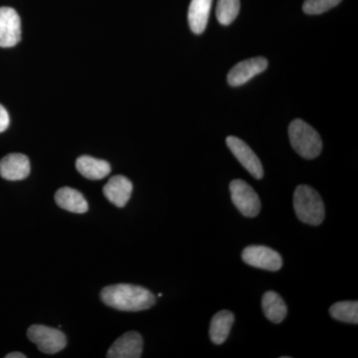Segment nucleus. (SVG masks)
<instances>
[{"mask_svg": "<svg viewBox=\"0 0 358 358\" xmlns=\"http://www.w3.org/2000/svg\"><path fill=\"white\" fill-rule=\"evenodd\" d=\"M233 204L245 217L254 218L260 213L261 201L253 187L242 179H234L230 183Z\"/></svg>", "mask_w": 358, "mask_h": 358, "instance_id": "nucleus-4", "label": "nucleus"}, {"mask_svg": "<svg viewBox=\"0 0 358 358\" xmlns=\"http://www.w3.org/2000/svg\"><path fill=\"white\" fill-rule=\"evenodd\" d=\"M101 298L106 305L122 312H141L155 303V296L148 289L134 285H113L103 289Z\"/></svg>", "mask_w": 358, "mask_h": 358, "instance_id": "nucleus-1", "label": "nucleus"}, {"mask_svg": "<svg viewBox=\"0 0 358 358\" xmlns=\"http://www.w3.org/2000/svg\"><path fill=\"white\" fill-rule=\"evenodd\" d=\"M29 173V159L24 155L10 154L0 160V176L6 180H22Z\"/></svg>", "mask_w": 358, "mask_h": 358, "instance_id": "nucleus-11", "label": "nucleus"}, {"mask_svg": "<svg viewBox=\"0 0 358 358\" xmlns=\"http://www.w3.org/2000/svg\"><path fill=\"white\" fill-rule=\"evenodd\" d=\"M334 320L348 324H358V303L357 301H338L329 308Z\"/></svg>", "mask_w": 358, "mask_h": 358, "instance_id": "nucleus-18", "label": "nucleus"}, {"mask_svg": "<svg viewBox=\"0 0 358 358\" xmlns=\"http://www.w3.org/2000/svg\"><path fill=\"white\" fill-rule=\"evenodd\" d=\"M268 68L267 59L255 57L247 59L235 65L230 70L227 80L230 86L238 87L246 84L252 78L264 72Z\"/></svg>", "mask_w": 358, "mask_h": 358, "instance_id": "nucleus-9", "label": "nucleus"}, {"mask_svg": "<svg viewBox=\"0 0 358 358\" xmlns=\"http://www.w3.org/2000/svg\"><path fill=\"white\" fill-rule=\"evenodd\" d=\"M9 126V115L3 106L0 105V133L6 131Z\"/></svg>", "mask_w": 358, "mask_h": 358, "instance_id": "nucleus-21", "label": "nucleus"}, {"mask_svg": "<svg viewBox=\"0 0 358 358\" xmlns=\"http://www.w3.org/2000/svg\"><path fill=\"white\" fill-rule=\"evenodd\" d=\"M226 143L229 148L233 155L241 164V166L246 169L253 178L262 179L264 176V169L260 159L257 157L255 152L247 145L245 141L240 140L236 136H228L226 138Z\"/></svg>", "mask_w": 358, "mask_h": 358, "instance_id": "nucleus-7", "label": "nucleus"}, {"mask_svg": "<svg viewBox=\"0 0 358 358\" xmlns=\"http://www.w3.org/2000/svg\"><path fill=\"white\" fill-rule=\"evenodd\" d=\"M133 192V183L126 176H115L103 186V194L110 203L124 207L128 203Z\"/></svg>", "mask_w": 358, "mask_h": 358, "instance_id": "nucleus-12", "label": "nucleus"}, {"mask_svg": "<svg viewBox=\"0 0 358 358\" xmlns=\"http://www.w3.org/2000/svg\"><path fill=\"white\" fill-rule=\"evenodd\" d=\"M289 138L292 147L303 159H315L322 152L320 134L303 120L296 119L289 124Z\"/></svg>", "mask_w": 358, "mask_h": 358, "instance_id": "nucleus-3", "label": "nucleus"}, {"mask_svg": "<svg viewBox=\"0 0 358 358\" xmlns=\"http://www.w3.org/2000/svg\"><path fill=\"white\" fill-rule=\"evenodd\" d=\"M77 171H79L84 178L91 179V180H100L109 176L110 173V166L109 162L105 160L94 159L89 155L80 157L76 162Z\"/></svg>", "mask_w": 358, "mask_h": 358, "instance_id": "nucleus-15", "label": "nucleus"}, {"mask_svg": "<svg viewBox=\"0 0 358 358\" xmlns=\"http://www.w3.org/2000/svg\"><path fill=\"white\" fill-rule=\"evenodd\" d=\"M242 259L251 267L275 272L282 266V256L277 251L267 246L252 245L242 252Z\"/></svg>", "mask_w": 358, "mask_h": 358, "instance_id": "nucleus-6", "label": "nucleus"}, {"mask_svg": "<svg viewBox=\"0 0 358 358\" xmlns=\"http://www.w3.org/2000/svg\"><path fill=\"white\" fill-rule=\"evenodd\" d=\"M212 0H192L188 10V22L195 34H201L206 29L210 15Z\"/></svg>", "mask_w": 358, "mask_h": 358, "instance_id": "nucleus-14", "label": "nucleus"}, {"mask_svg": "<svg viewBox=\"0 0 358 358\" xmlns=\"http://www.w3.org/2000/svg\"><path fill=\"white\" fill-rule=\"evenodd\" d=\"M234 320V315L229 310H221L214 315L209 331V336L214 345H220L225 343L229 336Z\"/></svg>", "mask_w": 358, "mask_h": 358, "instance_id": "nucleus-16", "label": "nucleus"}, {"mask_svg": "<svg viewBox=\"0 0 358 358\" xmlns=\"http://www.w3.org/2000/svg\"><path fill=\"white\" fill-rule=\"evenodd\" d=\"M296 217L308 225L317 226L324 219V205L317 190L308 185H299L294 193Z\"/></svg>", "mask_w": 358, "mask_h": 358, "instance_id": "nucleus-2", "label": "nucleus"}, {"mask_svg": "<svg viewBox=\"0 0 358 358\" xmlns=\"http://www.w3.org/2000/svg\"><path fill=\"white\" fill-rule=\"evenodd\" d=\"M143 341L140 334L129 331L122 334L109 348L108 358H140L143 353Z\"/></svg>", "mask_w": 358, "mask_h": 358, "instance_id": "nucleus-10", "label": "nucleus"}, {"mask_svg": "<svg viewBox=\"0 0 358 358\" xmlns=\"http://www.w3.org/2000/svg\"><path fill=\"white\" fill-rule=\"evenodd\" d=\"M21 39L20 15L10 7H0V47L15 46Z\"/></svg>", "mask_w": 358, "mask_h": 358, "instance_id": "nucleus-8", "label": "nucleus"}, {"mask_svg": "<svg viewBox=\"0 0 358 358\" xmlns=\"http://www.w3.org/2000/svg\"><path fill=\"white\" fill-rule=\"evenodd\" d=\"M341 2V0H305L303 9L305 13L317 15V14L327 13Z\"/></svg>", "mask_w": 358, "mask_h": 358, "instance_id": "nucleus-20", "label": "nucleus"}, {"mask_svg": "<svg viewBox=\"0 0 358 358\" xmlns=\"http://www.w3.org/2000/svg\"><path fill=\"white\" fill-rule=\"evenodd\" d=\"M27 336L40 352L46 355H55L67 345L65 334L54 327L34 324L28 329Z\"/></svg>", "mask_w": 358, "mask_h": 358, "instance_id": "nucleus-5", "label": "nucleus"}, {"mask_svg": "<svg viewBox=\"0 0 358 358\" xmlns=\"http://www.w3.org/2000/svg\"><path fill=\"white\" fill-rule=\"evenodd\" d=\"M240 0H218L216 17L222 25H229L239 14Z\"/></svg>", "mask_w": 358, "mask_h": 358, "instance_id": "nucleus-19", "label": "nucleus"}, {"mask_svg": "<svg viewBox=\"0 0 358 358\" xmlns=\"http://www.w3.org/2000/svg\"><path fill=\"white\" fill-rule=\"evenodd\" d=\"M262 308L265 317L274 324H280L286 319L288 308L279 294L268 291L264 294Z\"/></svg>", "mask_w": 358, "mask_h": 358, "instance_id": "nucleus-17", "label": "nucleus"}, {"mask_svg": "<svg viewBox=\"0 0 358 358\" xmlns=\"http://www.w3.org/2000/svg\"><path fill=\"white\" fill-rule=\"evenodd\" d=\"M6 358H26L25 355L21 352H11L8 353V355H6Z\"/></svg>", "mask_w": 358, "mask_h": 358, "instance_id": "nucleus-22", "label": "nucleus"}, {"mask_svg": "<svg viewBox=\"0 0 358 358\" xmlns=\"http://www.w3.org/2000/svg\"><path fill=\"white\" fill-rule=\"evenodd\" d=\"M55 201L59 207L73 213H85L89 209L88 202L85 199L83 194L74 188H60L56 192Z\"/></svg>", "mask_w": 358, "mask_h": 358, "instance_id": "nucleus-13", "label": "nucleus"}]
</instances>
